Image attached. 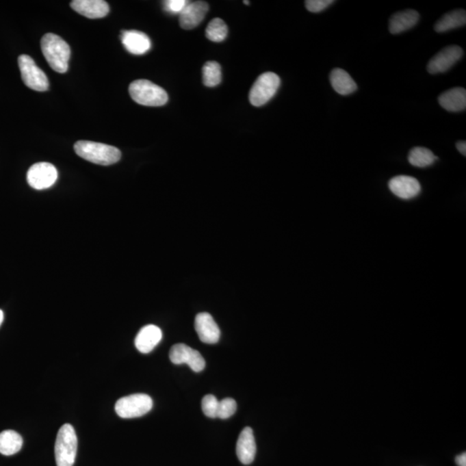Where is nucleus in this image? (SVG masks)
<instances>
[{
	"instance_id": "obj_10",
	"label": "nucleus",
	"mask_w": 466,
	"mask_h": 466,
	"mask_svg": "<svg viewBox=\"0 0 466 466\" xmlns=\"http://www.w3.org/2000/svg\"><path fill=\"white\" fill-rule=\"evenodd\" d=\"M463 55L464 51L458 46H448L431 59L428 64V71L432 75L445 73L461 60Z\"/></svg>"
},
{
	"instance_id": "obj_4",
	"label": "nucleus",
	"mask_w": 466,
	"mask_h": 466,
	"mask_svg": "<svg viewBox=\"0 0 466 466\" xmlns=\"http://www.w3.org/2000/svg\"><path fill=\"white\" fill-rule=\"evenodd\" d=\"M78 439L75 428L70 424L62 426L56 437L55 461L57 466H73L77 454Z\"/></svg>"
},
{
	"instance_id": "obj_23",
	"label": "nucleus",
	"mask_w": 466,
	"mask_h": 466,
	"mask_svg": "<svg viewBox=\"0 0 466 466\" xmlns=\"http://www.w3.org/2000/svg\"><path fill=\"white\" fill-rule=\"evenodd\" d=\"M436 160H437V157L428 148L415 147L409 152V161L415 167H428L434 164Z\"/></svg>"
},
{
	"instance_id": "obj_2",
	"label": "nucleus",
	"mask_w": 466,
	"mask_h": 466,
	"mask_svg": "<svg viewBox=\"0 0 466 466\" xmlns=\"http://www.w3.org/2000/svg\"><path fill=\"white\" fill-rule=\"evenodd\" d=\"M74 148L79 157L90 163L103 166L118 163L121 158V151L118 148L96 142L78 141Z\"/></svg>"
},
{
	"instance_id": "obj_31",
	"label": "nucleus",
	"mask_w": 466,
	"mask_h": 466,
	"mask_svg": "<svg viewBox=\"0 0 466 466\" xmlns=\"http://www.w3.org/2000/svg\"><path fill=\"white\" fill-rule=\"evenodd\" d=\"M456 463L458 466H466V454H461L456 458Z\"/></svg>"
},
{
	"instance_id": "obj_18",
	"label": "nucleus",
	"mask_w": 466,
	"mask_h": 466,
	"mask_svg": "<svg viewBox=\"0 0 466 466\" xmlns=\"http://www.w3.org/2000/svg\"><path fill=\"white\" fill-rule=\"evenodd\" d=\"M439 103L448 112L465 111L466 108L465 89L455 88L443 92L439 97Z\"/></svg>"
},
{
	"instance_id": "obj_20",
	"label": "nucleus",
	"mask_w": 466,
	"mask_h": 466,
	"mask_svg": "<svg viewBox=\"0 0 466 466\" xmlns=\"http://www.w3.org/2000/svg\"><path fill=\"white\" fill-rule=\"evenodd\" d=\"M330 82L333 88L341 95L353 94L358 89V86L351 75L341 68L333 69L330 74Z\"/></svg>"
},
{
	"instance_id": "obj_17",
	"label": "nucleus",
	"mask_w": 466,
	"mask_h": 466,
	"mask_svg": "<svg viewBox=\"0 0 466 466\" xmlns=\"http://www.w3.org/2000/svg\"><path fill=\"white\" fill-rule=\"evenodd\" d=\"M163 338L159 327L155 325H148L143 327L138 333L135 339V346L142 353H148L159 344Z\"/></svg>"
},
{
	"instance_id": "obj_27",
	"label": "nucleus",
	"mask_w": 466,
	"mask_h": 466,
	"mask_svg": "<svg viewBox=\"0 0 466 466\" xmlns=\"http://www.w3.org/2000/svg\"><path fill=\"white\" fill-rule=\"evenodd\" d=\"M201 406L205 415L209 418H217L219 401L216 396L213 395L204 396Z\"/></svg>"
},
{
	"instance_id": "obj_28",
	"label": "nucleus",
	"mask_w": 466,
	"mask_h": 466,
	"mask_svg": "<svg viewBox=\"0 0 466 466\" xmlns=\"http://www.w3.org/2000/svg\"><path fill=\"white\" fill-rule=\"evenodd\" d=\"M333 3V0H307L305 5L310 12L317 13L324 11Z\"/></svg>"
},
{
	"instance_id": "obj_32",
	"label": "nucleus",
	"mask_w": 466,
	"mask_h": 466,
	"mask_svg": "<svg viewBox=\"0 0 466 466\" xmlns=\"http://www.w3.org/2000/svg\"><path fill=\"white\" fill-rule=\"evenodd\" d=\"M3 320H4V313L2 310H0V325H1Z\"/></svg>"
},
{
	"instance_id": "obj_19",
	"label": "nucleus",
	"mask_w": 466,
	"mask_h": 466,
	"mask_svg": "<svg viewBox=\"0 0 466 466\" xmlns=\"http://www.w3.org/2000/svg\"><path fill=\"white\" fill-rule=\"evenodd\" d=\"M419 19V13L415 10L396 12L389 21V31L396 35L408 31L417 24Z\"/></svg>"
},
{
	"instance_id": "obj_7",
	"label": "nucleus",
	"mask_w": 466,
	"mask_h": 466,
	"mask_svg": "<svg viewBox=\"0 0 466 466\" xmlns=\"http://www.w3.org/2000/svg\"><path fill=\"white\" fill-rule=\"evenodd\" d=\"M18 66L21 72L22 80L29 88L38 92L48 90L49 82L47 75L36 64L31 56L27 55L19 56Z\"/></svg>"
},
{
	"instance_id": "obj_8",
	"label": "nucleus",
	"mask_w": 466,
	"mask_h": 466,
	"mask_svg": "<svg viewBox=\"0 0 466 466\" xmlns=\"http://www.w3.org/2000/svg\"><path fill=\"white\" fill-rule=\"evenodd\" d=\"M58 172L54 165L49 163H38L32 165L27 173V181L36 190H47L55 183Z\"/></svg>"
},
{
	"instance_id": "obj_30",
	"label": "nucleus",
	"mask_w": 466,
	"mask_h": 466,
	"mask_svg": "<svg viewBox=\"0 0 466 466\" xmlns=\"http://www.w3.org/2000/svg\"><path fill=\"white\" fill-rule=\"evenodd\" d=\"M456 147H457L458 151L465 157L466 155V143L465 141H459L456 144Z\"/></svg>"
},
{
	"instance_id": "obj_9",
	"label": "nucleus",
	"mask_w": 466,
	"mask_h": 466,
	"mask_svg": "<svg viewBox=\"0 0 466 466\" xmlns=\"http://www.w3.org/2000/svg\"><path fill=\"white\" fill-rule=\"evenodd\" d=\"M170 359L174 365L187 363L194 372H200L203 371L206 362L203 355L196 350L185 345V344H177L172 346L170 352Z\"/></svg>"
},
{
	"instance_id": "obj_12",
	"label": "nucleus",
	"mask_w": 466,
	"mask_h": 466,
	"mask_svg": "<svg viewBox=\"0 0 466 466\" xmlns=\"http://www.w3.org/2000/svg\"><path fill=\"white\" fill-rule=\"evenodd\" d=\"M196 333L200 339L206 344H216L220 338V330L216 320L208 313L197 315L194 322Z\"/></svg>"
},
{
	"instance_id": "obj_33",
	"label": "nucleus",
	"mask_w": 466,
	"mask_h": 466,
	"mask_svg": "<svg viewBox=\"0 0 466 466\" xmlns=\"http://www.w3.org/2000/svg\"><path fill=\"white\" fill-rule=\"evenodd\" d=\"M244 5H250V2H249V1H244Z\"/></svg>"
},
{
	"instance_id": "obj_16",
	"label": "nucleus",
	"mask_w": 466,
	"mask_h": 466,
	"mask_svg": "<svg viewBox=\"0 0 466 466\" xmlns=\"http://www.w3.org/2000/svg\"><path fill=\"white\" fill-rule=\"evenodd\" d=\"M237 458L244 465H250L255 458L257 445L253 429L246 426L241 432L237 442Z\"/></svg>"
},
{
	"instance_id": "obj_21",
	"label": "nucleus",
	"mask_w": 466,
	"mask_h": 466,
	"mask_svg": "<svg viewBox=\"0 0 466 466\" xmlns=\"http://www.w3.org/2000/svg\"><path fill=\"white\" fill-rule=\"evenodd\" d=\"M466 24V12L465 10H455L442 16L436 23L435 29L436 31L441 33L456 28L462 27Z\"/></svg>"
},
{
	"instance_id": "obj_13",
	"label": "nucleus",
	"mask_w": 466,
	"mask_h": 466,
	"mask_svg": "<svg viewBox=\"0 0 466 466\" xmlns=\"http://www.w3.org/2000/svg\"><path fill=\"white\" fill-rule=\"evenodd\" d=\"M389 190L395 196L403 200H409L418 196L422 191L421 184L415 178L398 176L392 178L389 183Z\"/></svg>"
},
{
	"instance_id": "obj_25",
	"label": "nucleus",
	"mask_w": 466,
	"mask_h": 466,
	"mask_svg": "<svg viewBox=\"0 0 466 466\" xmlns=\"http://www.w3.org/2000/svg\"><path fill=\"white\" fill-rule=\"evenodd\" d=\"M228 28L222 19L214 18L207 25L206 36L210 41L214 42H223L226 38Z\"/></svg>"
},
{
	"instance_id": "obj_24",
	"label": "nucleus",
	"mask_w": 466,
	"mask_h": 466,
	"mask_svg": "<svg viewBox=\"0 0 466 466\" xmlns=\"http://www.w3.org/2000/svg\"><path fill=\"white\" fill-rule=\"evenodd\" d=\"M203 83L206 87L213 88L220 85L222 75L221 67L216 62H208L203 69Z\"/></svg>"
},
{
	"instance_id": "obj_22",
	"label": "nucleus",
	"mask_w": 466,
	"mask_h": 466,
	"mask_svg": "<svg viewBox=\"0 0 466 466\" xmlns=\"http://www.w3.org/2000/svg\"><path fill=\"white\" fill-rule=\"evenodd\" d=\"M23 438L18 432L5 430L0 432V454L11 456L21 450Z\"/></svg>"
},
{
	"instance_id": "obj_6",
	"label": "nucleus",
	"mask_w": 466,
	"mask_h": 466,
	"mask_svg": "<svg viewBox=\"0 0 466 466\" xmlns=\"http://www.w3.org/2000/svg\"><path fill=\"white\" fill-rule=\"evenodd\" d=\"M152 406H153V402L151 396L145 394H135L118 400L115 405V411L121 418H137L150 412Z\"/></svg>"
},
{
	"instance_id": "obj_5",
	"label": "nucleus",
	"mask_w": 466,
	"mask_h": 466,
	"mask_svg": "<svg viewBox=\"0 0 466 466\" xmlns=\"http://www.w3.org/2000/svg\"><path fill=\"white\" fill-rule=\"evenodd\" d=\"M281 85L279 76L275 73L266 72L261 75L250 89V104L259 107L266 105L276 95Z\"/></svg>"
},
{
	"instance_id": "obj_14",
	"label": "nucleus",
	"mask_w": 466,
	"mask_h": 466,
	"mask_svg": "<svg viewBox=\"0 0 466 466\" xmlns=\"http://www.w3.org/2000/svg\"><path fill=\"white\" fill-rule=\"evenodd\" d=\"M124 47L131 54L140 55L150 51L151 42L145 33L138 31H124L121 34Z\"/></svg>"
},
{
	"instance_id": "obj_15",
	"label": "nucleus",
	"mask_w": 466,
	"mask_h": 466,
	"mask_svg": "<svg viewBox=\"0 0 466 466\" xmlns=\"http://www.w3.org/2000/svg\"><path fill=\"white\" fill-rule=\"evenodd\" d=\"M70 5L79 14L91 19L104 18L110 11L109 5L103 0H74Z\"/></svg>"
},
{
	"instance_id": "obj_1",
	"label": "nucleus",
	"mask_w": 466,
	"mask_h": 466,
	"mask_svg": "<svg viewBox=\"0 0 466 466\" xmlns=\"http://www.w3.org/2000/svg\"><path fill=\"white\" fill-rule=\"evenodd\" d=\"M41 48L46 61L55 72L64 74L68 69V61L71 51L64 39L53 33L42 36Z\"/></svg>"
},
{
	"instance_id": "obj_11",
	"label": "nucleus",
	"mask_w": 466,
	"mask_h": 466,
	"mask_svg": "<svg viewBox=\"0 0 466 466\" xmlns=\"http://www.w3.org/2000/svg\"><path fill=\"white\" fill-rule=\"evenodd\" d=\"M209 10L207 2L188 1L183 11L180 13L181 27L184 29H192L197 27L203 21Z\"/></svg>"
},
{
	"instance_id": "obj_26",
	"label": "nucleus",
	"mask_w": 466,
	"mask_h": 466,
	"mask_svg": "<svg viewBox=\"0 0 466 466\" xmlns=\"http://www.w3.org/2000/svg\"><path fill=\"white\" fill-rule=\"evenodd\" d=\"M237 411V402L233 398L223 399L222 401L219 402V408H218L217 418L228 419L231 416L235 414Z\"/></svg>"
},
{
	"instance_id": "obj_29",
	"label": "nucleus",
	"mask_w": 466,
	"mask_h": 466,
	"mask_svg": "<svg viewBox=\"0 0 466 466\" xmlns=\"http://www.w3.org/2000/svg\"><path fill=\"white\" fill-rule=\"evenodd\" d=\"M187 3V0H168V1L164 2V6L165 11L170 12L172 14L180 15Z\"/></svg>"
},
{
	"instance_id": "obj_3",
	"label": "nucleus",
	"mask_w": 466,
	"mask_h": 466,
	"mask_svg": "<svg viewBox=\"0 0 466 466\" xmlns=\"http://www.w3.org/2000/svg\"><path fill=\"white\" fill-rule=\"evenodd\" d=\"M129 92L135 103L146 107H161L167 103V92L148 80H137L131 83Z\"/></svg>"
}]
</instances>
